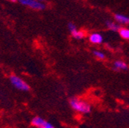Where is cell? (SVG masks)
<instances>
[{
  "label": "cell",
  "mask_w": 129,
  "mask_h": 128,
  "mask_svg": "<svg viewBox=\"0 0 129 128\" xmlns=\"http://www.w3.org/2000/svg\"><path fill=\"white\" fill-rule=\"evenodd\" d=\"M114 18L118 22L119 24H124V25H129V17L126 16L124 15L120 14V13H115L114 15Z\"/></svg>",
  "instance_id": "8992f818"
},
{
  "label": "cell",
  "mask_w": 129,
  "mask_h": 128,
  "mask_svg": "<svg viewBox=\"0 0 129 128\" xmlns=\"http://www.w3.org/2000/svg\"><path fill=\"white\" fill-rule=\"evenodd\" d=\"M46 120H45L44 119H42V117H34L33 119L31 120V124L32 126H37L38 128L43 126L44 123H45Z\"/></svg>",
  "instance_id": "9c48e42d"
},
{
  "label": "cell",
  "mask_w": 129,
  "mask_h": 128,
  "mask_svg": "<svg viewBox=\"0 0 129 128\" xmlns=\"http://www.w3.org/2000/svg\"><path fill=\"white\" fill-rule=\"evenodd\" d=\"M113 70L116 71H127L128 69V65L127 63L121 60H117L114 63H113Z\"/></svg>",
  "instance_id": "277c9868"
},
{
  "label": "cell",
  "mask_w": 129,
  "mask_h": 128,
  "mask_svg": "<svg viewBox=\"0 0 129 128\" xmlns=\"http://www.w3.org/2000/svg\"><path fill=\"white\" fill-rule=\"evenodd\" d=\"M39 128H55V126L49 122H48V121H45V123H44L43 126L39 127Z\"/></svg>",
  "instance_id": "7c38bea8"
},
{
  "label": "cell",
  "mask_w": 129,
  "mask_h": 128,
  "mask_svg": "<svg viewBox=\"0 0 129 128\" xmlns=\"http://www.w3.org/2000/svg\"><path fill=\"white\" fill-rule=\"evenodd\" d=\"M105 26L111 31H118L119 28H121L118 24L112 22L111 20H106L105 21Z\"/></svg>",
  "instance_id": "52a82bcc"
},
{
  "label": "cell",
  "mask_w": 129,
  "mask_h": 128,
  "mask_svg": "<svg viewBox=\"0 0 129 128\" xmlns=\"http://www.w3.org/2000/svg\"><path fill=\"white\" fill-rule=\"evenodd\" d=\"M8 1H9V2H12V3H15V2H17V0H8Z\"/></svg>",
  "instance_id": "5bb4252c"
},
{
  "label": "cell",
  "mask_w": 129,
  "mask_h": 128,
  "mask_svg": "<svg viewBox=\"0 0 129 128\" xmlns=\"http://www.w3.org/2000/svg\"><path fill=\"white\" fill-rule=\"evenodd\" d=\"M72 37L77 40H80V39H83L85 36V32L84 31H79L78 30L77 28L75 30H74L73 31H72L71 32Z\"/></svg>",
  "instance_id": "ba28073f"
},
{
  "label": "cell",
  "mask_w": 129,
  "mask_h": 128,
  "mask_svg": "<svg viewBox=\"0 0 129 128\" xmlns=\"http://www.w3.org/2000/svg\"><path fill=\"white\" fill-rule=\"evenodd\" d=\"M9 81L11 84L16 89H18L22 91H28L30 90L29 85L24 81L23 79H22L20 77L12 74L9 77Z\"/></svg>",
  "instance_id": "7a4b0ae2"
},
{
  "label": "cell",
  "mask_w": 129,
  "mask_h": 128,
  "mask_svg": "<svg viewBox=\"0 0 129 128\" xmlns=\"http://www.w3.org/2000/svg\"><path fill=\"white\" fill-rule=\"evenodd\" d=\"M93 55H94V57H96L97 58H99L100 60H105V58H106L105 55L102 52L99 51V50H94V51H93Z\"/></svg>",
  "instance_id": "8fae6325"
},
{
  "label": "cell",
  "mask_w": 129,
  "mask_h": 128,
  "mask_svg": "<svg viewBox=\"0 0 129 128\" xmlns=\"http://www.w3.org/2000/svg\"><path fill=\"white\" fill-rule=\"evenodd\" d=\"M118 33L122 38L129 40V28L121 27L118 30Z\"/></svg>",
  "instance_id": "30bf717a"
},
{
  "label": "cell",
  "mask_w": 129,
  "mask_h": 128,
  "mask_svg": "<svg viewBox=\"0 0 129 128\" xmlns=\"http://www.w3.org/2000/svg\"><path fill=\"white\" fill-rule=\"evenodd\" d=\"M89 41L92 44H95V45H100L104 41V38L103 36L99 33V32H94V33H91L90 35H89Z\"/></svg>",
  "instance_id": "5b68a950"
},
{
  "label": "cell",
  "mask_w": 129,
  "mask_h": 128,
  "mask_svg": "<svg viewBox=\"0 0 129 128\" xmlns=\"http://www.w3.org/2000/svg\"><path fill=\"white\" fill-rule=\"evenodd\" d=\"M37 1H39V2H42V1H45V0H37Z\"/></svg>",
  "instance_id": "9a60e30c"
},
{
  "label": "cell",
  "mask_w": 129,
  "mask_h": 128,
  "mask_svg": "<svg viewBox=\"0 0 129 128\" xmlns=\"http://www.w3.org/2000/svg\"><path fill=\"white\" fill-rule=\"evenodd\" d=\"M68 28H69V30L70 31V32H72V31H73L74 30H75L77 28H76L75 25L73 22H69V23L68 24Z\"/></svg>",
  "instance_id": "4fadbf2b"
},
{
  "label": "cell",
  "mask_w": 129,
  "mask_h": 128,
  "mask_svg": "<svg viewBox=\"0 0 129 128\" xmlns=\"http://www.w3.org/2000/svg\"><path fill=\"white\" fill-rule=\"evenodd\" d=\"M22 6H28L35 10H43L45 9V5L37 0H17Z\"/></svg>",
  "instance_id": "3957f363"
},
{
  "label": "cell",
  "mask_w": 129,
  "mask_h": 128,
  "mask_svg": "<svg viewBox=\"0 0 129 128\" xmlns=\"http://www.w3.org/2000/svg\"><path fill=\"white\" fill-rule=\"evenodd\" d=\"M69 104L75 111L80 114H87L91 111V106L88 102L75 97L69 100Z\"/></svg>",
  "instance_id": "6da1fadb"
}]
</instances>
